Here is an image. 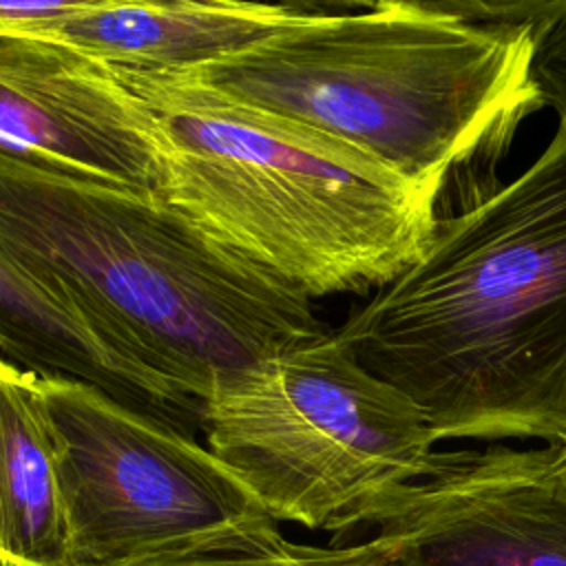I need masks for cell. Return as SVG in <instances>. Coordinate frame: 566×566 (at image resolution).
I'll return each mask as SVG.
<instances>
[{
    "label": "cell",
    "mask_w": 566,
    "mask_h": 566,
    "mask_svg": "<svg viewBox=\"0 0 566 566\" xmlns=\"http://www.w3.org/2000/svg\"><path fill=\"white\" fill-rule=\"evenodd\" d=\"M0 248L124 358L203 407L214 380L321 336L312 301L164 192L0 148Z\"/></svg>",
    "instance_id": "3957f363"
},
{
    "label": "cell",
    "mask_w": 566,
    "mask_h": 566,
    "mask_svg": "<svg viewBox=\"0 0 566 566\" xmlns=\"http://www.w3.org/2000/svg\"><path fill=\"white\" fill-rule=\"evenodd\" d=\"M338 340L436 440H566V117L513 181L440 217Z\"/></svg>",
    "instance_id": "6da1fadb"
},
{
    "label": "cell",
    "mask_w": 566,
    "mask_h": 566,
    "mask_svg": "<svg viewBox=\"0 0 566 566\" xmlns=\"http://www.w3.org/2000/svg\"><path fill=\"white\" fill-rule=\"evenodd\" d=\"M69 566H135L272 520L188 431L71 376H40Z\"/></svg>",
    "instance_id": "8992f818"
},
{
    "label": "cell",
    "mask_w": 566,
    "mask_h": 566,
    "mask_svg": "<svg viewBox=\"0 0 566 566\" xmlns=\"http://www.w3.org/2000/svg\"><path fill=\"white\" fill-rule=\"evenodd\" d=\"M115 71L155 113L170 203L301 296L376 292L427 245L438 201L374 157L175 75Z\"/></svg>",
    "instance_id": "277c9868"
},
{
    "label": "cell",
    "mask_w": 566,
    "mask_h": 566,
    "mask_svg": "<svg viewBox=\"0 0 566 566\" xmlns=\"http://www.w3.org/2000/svg\"><path fill=\"white\" fill-rule=\"evenodd\" d=\"M201 429L274 522L336 533L378 495L424 475L438 442L416 405L334 329L217 378Z\"/></svg>",
    "instance_id": "5b68a950"
},
{
    "label": "cell",
    "mask_w": 566,
    "mask_h": 566,
    "mask_svg": "<svg viewBox=\"0 0 566 566\" xmlns=\"http://www.w3.org/2000/svg\"><path fill=\"white\" fill-rule=\"evenodd\" d=\"M0 356L38 374L93 382L190 433L201 405L117 354L91 323L0 248Z\"/></svg>",
    "instance_id": "30bf717a"
},
{
    "label": "cell",
    "mask_w": 566,
    "mask_h": 566,
    "mask_svg": "<svg viewBox=\"0 0 566 566\" xmlns=\"http://www.w3.org/2000/svg\"><path fill=\"white\" fill-rule=\"evenodd\" d=\"M533 77L544 106H553L557 115L566 117V0L537 31Z\"/></svg>",
    "instance_id": "4fadbf2b"
},
{
    "label": "cell",
    "mask_w": 566,
    "mask_h": 566,
    "mask_svg": "<svg viewBox=\"0 0 566 566\" xmlns=\"http://www.w3.org/2000/svg\"><path fill=\"white\" fill-rule=\"evenodd\" d=\"M0 148L164 192L153 108L113 66L55 40L0 35Z\"/></svg>",
    "instance_id": "ba28073f"
},
{
    "label": "cell",
    "mask_w": 566,
    "mask_h": 566,
    "mask_svg": "<svg viewBox=\"0 0 566 566\" xmlns=\"http://www.w3.org/2000/svg\"><path fill=\"white\" fill-rule=\"evenodd\" d=\"M542 27L473 22L444 0L301 4L259 42L175 77L343 142L460 212L500 186L517 128L544 106Z\"/></svg>",
    "instance_id": "7a4b0ae2"
},
{
    "label": "cell",
    "mask_w": 566,
    "mask_h": 566,
    "mask_svg": "<svg viewBox=\"0 0 566 566\" xmlns=\"http://www.w3.org/2000/svg\"><path fill=\"white\" fill-rule=\"evenodd\" d=\"M301 4L239 0L88 2L33 29L113 69L186 73L243 51L296 15Z\"/></svg>",
    "instance_id": "9c48e42d"
},
{
    "label": "cell",
    "mask_w": 566,
    "mask_h": 566,
    "mask_svg": "<svg viewBox=\"0 0 566 566\" xmlns=\"http://www.w3.org/2000/svg\"><path fill=\"white\" fill-rule=\"evenodd\" d=\"M0 566H69L66 517L42 380L2 356Z\"/></svg>",
    "instance_id": "8fae6325"
},
{
    "label": "cell",
    "mask_w": 566,
    "mask_h": 566,
    "mask_svg": "<svg viewBox=\"0 0 566 566\" xmlns=\"http://www.w3.org/2000/svg\"><path fill=\"white\" fill-rule=\"evenodd\" d=\"M405 566H566V447L436 451L429 471L358 511Z\"/></svg>",
    "instance_id": "52a82bcc"
},
{
    "label": "cell",
    "mask_w": 566,
    "mask_h": 566,
    "mask_svg": "<svg viewBox=\"0 0 566 566\" xmlns=\"http://www.w3.org/2000/svg\"><path fill=\"white\" fill-rule=\"evenodd\" d=\"M562 444H564V447H566V440H564V442H562Z\"/></svg>",
    "instance_id": "9a60e30c"
},
{
    "label": "cell",
    "mask_w": 566,
    "mask_h": 566,
    "mask_svg": "<svg viewBox=\"0 0 566 566\" xmlns=\"http://www.w3.org/2000/svg\"><path fill=\"white\" fill-rule=\"evenodd\" d=\"M135 566H405V562L396 546L378 535L352 546H310L285 539L274 520H261Z\"/></svg>",
    "instance_id": "7c38bea8"
},
{
    "label": "cell",
    "mask_w": 566,
    "mask_h": 566,
    "mask_svg": "<svg viewBox=\"0 0 566 566\" xmlns=\"http://www.w3.org/2000/svg\"><path fill=\"white\" fill-rule=\"evenodd\" d=\"M80 0H24V2H0V35H24L33 29L49 24L51 20L73 11Z\"/></svg>",
    "instance_id": "5bb4252c"
}]
</instances>
